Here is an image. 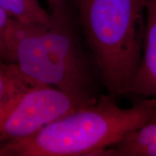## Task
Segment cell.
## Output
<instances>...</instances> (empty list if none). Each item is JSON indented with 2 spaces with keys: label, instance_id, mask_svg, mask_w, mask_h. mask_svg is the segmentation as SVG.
<instances>
[{
  "label": "cell",
  "instance_id": "obj_1",
  "mask_svg": "<svg viewBox=\"0 0 156 156\" xmlns=\"http://www.w3.org/2000/svg\"><path fill=\"white\" fill-rule=\"evenodd\" d=\"M51 16L49 25L11 18L5 35L8 63L34 85L54 87L82 102L93 103L101 95L95 89L101 80L92 56L85 53L66 6Z\"/></svg>",
  "mask_w": 156,
  "mask_h": 156
},
{
  "label": "cell",
  "instance_id": "obj_3",
  "mask_svg": "<svg viewBox=\"0 0 156 156\" xmlns=\"http://www.w3.org/2000/svg\"><path fill=\"white\" fill-rule=\"evenodd\" d=\"M147 0H74L107 94L128 95L143 49Z\"/></svg>",
  "mask_w": 156,
  "mask_h": 156
},
{
  "label": "cell",
  "instance_id": "obj_10",
  "mask_svg": "<svg viewBox=\"0 0 156 156\" xmlns=\"http://www.w3.org/2000/svg\"><path fill=\"white\" fill-rule=\"evenodd\" d=\"M46 1L51 12L61 10L66 6L65 0H46Z\"/></svg>",
  "mask_w": 156,
  "mask_h": 156
},
{
  "label": "cell",
  "instance_id": "obj_7",
  "mask_svg": "<svg viewBox=\"0 0 156 156\" xmlns=\"http://www.w3.org/2000/svg\"><path fill=\"white\" fill-rule=\"evenodd\" d=\"M0 7L11 18L23 23L49 25L51 20V13L38 0H0Z\"/></svg>",
  "mask_w": 156,
  "mask_h": 156
},
{
  "label": "cell",
  "instance_id": "obj_4",
  "mask_svg": "<svg viewBox=\"0 0 156 156\" xmlns=\"http://www.w3.org/2000/svg\"><path fill=\"white\" fill-rule=\"evenodd\" d=\"M87 104L54 87L32 85L0 106V142L28 137Z\"/></svg>",
  "mask_w": 156,
  "mask_h": 156
},
{
  "label": "cell",
  "instance_id": "obj_2",
  "mask_svg": "<svg viewBox=\"0 0 156 156\" xmlns=\"http://www.w3.org/2000/svg\"><path fill=\"white\" fill-rule=\"evenodd\" d=\"M156 114V98H141L129 108L101 95L22 140L0 142V156H97Z\"/></svg>",
  "mask_w": 156,
  "mask_h": 156
},
{
  "label": "cell",
  "instance_id": "obj_5",
  "mask_svg": "<svg viewBox=\"0 0 156 156\" xmlns=\"http://www.w3.org/2000/svg\"><path fill=\"white\" fill-rule=\"evenodd\" d=\"M156 98V0H147L140 64L128 95Z\"/></svg>",
  "mask_w": 156,
  "mask_h": 156
},
{
  "label": "cell",
  "instance_id": "obj_6",
  "mask_svg": "<svg viewBox=\"0 0 156 156\" xmlns=\"http://www.w3.org/2000/svg\"><path fill=\"white\" fill-rule=\"evenodd\" d=\"M156 142V114L118 143L101 151L98 156H126L130 151Z\"/></svg>",
  "mask_w": 156,
  "mask_h": 156
},
{
  "label": "cell",
  "instance_id": "obj_9",
  "mask_svg": "<svg viewBox=\"0 0 156 156\" xmlns=\"http://www.w3.org/2000/svg\"><path fill=\"white\" fill-rule=\"evenodd\" d=\"M126 156H156V142L133 150Z\"/></svg>",
  "mask_w": 156,
  "mask_h": 156
},
{
  "label": "cell",
  "instance_id": "obj_8",
  "mask_svg": "<svg viewBox=\"0 0 156 156\" xmlns=\"http://www.w3.org/2000/svg\"><path fill=\"white\" fill-rule=\"evenodd\" d=\"M11 17L0 7V54L5 48V35Z\"/></svg>",
  "mask_w": 156,
  "mask_h": 156
},
{
  "label": "cell",
  "instance_id": "obj_11",
  "mask_svg": "<svg viewBox=\"0 0 156 156\" xmlns=\"http://www.w3.org/2000/svg\"><path fill=\"white\" fill-rule=\"evenodd\" d=\"M2 62H3V61H2V60H0V64L2 63Z\"/></svg>",
  "mask_w": 156,
  "mask_h": 156
}]
</instances>
